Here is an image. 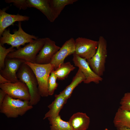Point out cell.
I'll list each match as a JSON object with an SVG mask.
<instances>
[{
  "label": "cell",
  "instance_id": "cell-26",
  "mask_svg": "<svg viewBox=\"0 0 130 130\" xmlns=\"http://www.w3.org/2000/svg\"><path fill=\"white\" fill-rule=\"evenodd\" d=\"M6 94L2 90L0 89V105L2 103L5 98Z\"/></svg>",
  "mask_w": 130,
  "mask_h": 130
},
{
  "label": "cell",
  "instance_id": "cell-16",
  "mask_svg": "<svg viewBox=\"0 0 130 130\" xmlns=\"http://www.w3.org/2000/svg\"><path fill=\"white\" fill-rule=\"evenodd\" d=\"M68 121L73 130H87L90 119L86 113L78 112L73 114Z\"/></svg>",
  "mask_w": 130,
  "mask_h": 130
},
{
  "label": "cell",
  "instance_id": "cell-28",
  "mask_svg": "<svg viewBox=\"0 0 130 130\" xmlns=\"http://www.w3.org/2000/svg\"><path fill=\"white\" fill-rule=\"evenodd\" d=\"M117 130H130V128L126 127H121L117 128Z\"/></svg>",
  "mask_w": 130,
  "mask_h": 130
},
{
  "label": "cell",
  "instance_id": "cell-19",
  "mask_svg": "<svg viewBox=\"0 0 130 130\" xmlns=\"http://www.w3.org/2000/svg\"><path fill=\"white\" fill-rule=\"evenodd\" d=\"M48 119L51 125L50 130H73L69 121L62 120L59 115Z\"/></svg>",
  "mask_w": 130,
  "mask_h": 130
},
{
  "label": "cell",
  "instance_id": "cell-18",
  "mask_svg": "<svg viewBox=\"0 0 130 130\" xmlns=\"http://www.w3.org/2000/svg\"><path fill=\"white\" fill-rule=\"evenodd\" d=\"M85 80V77L81 70L79 69L70 84L62 91L67 99L70 97L75 88L82 82H84Z\"/></svg>",
  "mask_w": 130,
  "mask_h": 130
},
{
  "label": "cell",
  "instance_id": "cell-8",
  "mask_svg": "<svg viewBox=\"0 0 130 130\" xmlns=\"http://www.w3.org/2000/svg\"><path fill=\"white\" fill-rule=\"evenodd\" d=\"M75 40V54L86 60L91 59L94 56L98 48V41L80 37Z\"/></svg>",
  "mask_w": 130,
  "mask_h": 130
},
{
  "label": "cell",
  "instance_id": "cell-6",
  "mask_svg": "<svg viewBox=\"0 0 130 130\" xmlns=\"http://www.w3.org/2000/svg\"><path fill=\"white\" fill-rule=\"evenodd\" d=\"M96 52L91 59L86 60L90 67L97 74L102 77L105 70V64L107 56V41L102 36L99 37Z\"/></svg>",
  "mask_w": 130,
  "mask_h": 130
},
{
  "label": "cell",
  "instance_id": "cell-2",
  "mask_svg": "<svg viewBox=\"0 0 130 130\" xmlns=\"http://www.w3.org/2000/svg\"><path fill=\"white\" fill-rule=\"evenodd\" d=\"M33 107L29 101L14 99L6 94L0 105V112L7 118H16L23 116Z\"/></svg>",
  "mask_w": 130,
  "mask_h": 130
},
{
  "label": "cell",
  "instance_id": "cell-17",
  "mask_svg": "<svg viewBox=\"0 0 130 130\" xmlns=\"http://www.w3.org/2000/svg\"><path fill=\"white\" fill-rule=\"evenodd\" d=\"M113 123L116 128H130V111L119 108L116 113Z\"/></svg>",
  "mask_w": 130,
  "mask_h": 130
},
{
  "label": "cell",
  "instance_id": "cell-22",
  "mask_svg": "<svg viewBox=\"0 0 130 130\" xmlns=\"http://www.w3.org/2000/svg\"><path fill=\"white\" fill-rule=\"evenodd\" d=\"M57 78L55 74L54 70L51 72L49 78L48 83V91L49 95L52 96L56 89L58 84L56 82Z\"/></svg>",
  "mask_w": 130,
  "mask_h": 130
},
{
  "label": "cell",
  "instance_id": "cell-23",
  "mask_svg": "<svg viewBox=\"0 0 130 130\" xmlns=\"http://www.w3.org/2000/svg\"><path fill=\"white\" fill-rule=\"evenodd\" d=\"M15 50L14 47L11 46L6 49L0 44V70L4 68L5 61L8 54Z\"/></svg>",
  "mask_w": 130,
  "mask_h": 130
},
{
  "label": "cell",
  "instance_id": "cell-12",
  "mask_svg": "<svg viewBox=\"0 0 130 130\" xmlns=\"http://www.w3.org/2000/svg\"><path fill=\"white\" fill-rule=\"evenodd\" d=\"M75 51V40L71 38L66 41L53 57L50 63L53 65L54 69L64 63L68 56L73 54Z\"/></svg>",
  "mask_w": 130,
  "mask_h": 130
},
{
  "label": "cell",
  "instance_id": "cell-10",
  "mask_svg": "<svg viewBox=\"0 0 130 130\" xmlns=\"http://www.w3.org/2000/svg\"><path fill=\"white\" fill-rule=\"evenodd\" d=\"M44 44L37 54L35 63L39 64L50 63L54 55L60 47L55 42L48 38H46Z\"/></svg>",
  "mask_w": 130,
  "mask_h": 130
},
{
  "label": "cell",
  "instance_id": "cell-3",
  "mask_svg": "<svg viewBox=\"0 0 130 130\" xmlns=\"http://www.w3.org/2000/svg\"><path fill=\"white\" fill-rule=\"evenodd\" d=\"M45 40V38L34 40L24 47L10 52L6 58L19 59L25 62L35 63L37 54L43 46Z\"/></svg>",
  "mask_w": 130,
  "mask_h": 130
},
{
  "label": "cell",
  "instance_id": "cell-24",
  "mask_svg": "<svg viewBox=\"0 0 130 130\" xmlns=\"http://www.w3.org/2000/svg\"><path fill=\"white\" fill-rule=\"evenodd\" d=\"M119 108L130 111V92L125 93L121 99Z\"/></svg>",
  "mask_w": 130,
  "mask_h": 130
},
{
  "label": "cell",
  "instance_id": "cell-5",
  "mask_svg": "<svg viewBox=\"0 0 130 130\" xmlns=\"http://www.w3.org/2000/svg\"><path fill=\"white\" fill-rule=\"evenodd\" d=\"M25 63L31 68L36 76L41 96H48V81L51 72L54 69V66L50 63L39 64L26 62Z\"/></svg>",
  "mask_w": 130,
  "mask_h": 130
},
{
  "label": "cell",
  "instance_id": "cell-29",
  "mask_svg": "<svg viewBox=\"0 0 130 130\" xmlns=\"http://www.w3.org/2000/svg\"><path fill=\"white\" fill-rule=\"evenodd\" d=\"M104 130H108V129L107 128H106L105 129H104Z\"/></svg>",
  "mask_w": 130,
  "mask_h": 130
},
{
  "label": "cell",
  "instance_id": "cell-11",
  "mask_svg": "<svg viewBox=\"0 0 130 130\" xmlns=\"http://www.w3.org/2000/svg\"><path fill=\"white\" fill-rule=\"evenodd\" d=\"M25 62L21 59L6 58L4 68L0 70V74L11 82L19 81L17 73L21 65Z\"/></svg>",
  "mask_w": 130,
  "mask_h": 130
},
{
  "label": "cell",
  "instance_id": "cell-13",
  "mask_svg": "<svg viewBox=\"0 0 130 130\" xmlns=\"http://www.w3.org/2000/svg\"><path fill=\"white\" fill-rule=\"evenodd\" d=\"M6 8L0 9V36L8 27L13 25L16 21H28L29 17L19 14H12L7 13Z\"/></svg>",
  "mask_w": 130,
  "mask_h": 130
},
{
  "label": "cell",
  "instance_id": "cell-7",
  "mask_svg": "<svg viewBox=\"0 0 130 130\" xmlns=\"http://www.w3.org/2000/svg\"><path fill=\"white\" fill-rule=\"evenodd\" d=\"M0 88L6 94L15 99L29 101L30 95L29 89L24 83L19 81L0 84Z\"/></svg>",
  "mask_w": 130,
  "mask_h": 130
},
{
  "label": "cell",
  "instance_id": "cell-14",
  "mask_svg": "<svg viewBox=\"0 0 130 130\" xmlns=\"http://www.w3.org/2000/svg\"><path fill=\"white\" fill-rule=\"evenodd\" d=\"M28 7H33L41 11L51 22L56 19L51 7L50 0H27Z\"/></svg>",
  "mask_w": 130,
  "mask_h": 130
},
{
  "label": "cell",
  "instance_id": "cell-4",
  "mask_svg": "<svg viewBox=\"0 0 130 130\" xmlns=\"http://www.w3.org/2000/svg\"><path fill=\"white\" fill-rule=\"evenodd\" d=\"M18 27V30L14 31L13 34L10 33L9 28L6 29L0 37V44L2 45L7 44L18 49L21 46H24L26 43L32 42L38 39L37 37L25 32L21 27L20 22H19Z\"/></svg>",
  "mask_w": 130,
  "mask_h": 130
},
{
  "label": "cell",
  "instance_id": "cell-25",
  "mask_svg": "<svg viewBox=\"0 0 130 130\" xmlns=\"http://www.w3.org/2000/svg\"><path fill=\"white\" fill-rule=\"evenodd\" d=\"M5 1L7 3H13L20 9L25 10L28 7L27 0H6Z\"/></svg>",
  "mask_w": 130,
  "mask_h": 130
},
{
  "label": "cell",
  "instance_id": "cell-20",
  "mask_svg": "<svg viewBox=\"0 0 130 130\" xmlns=\"http://www.w3.org/2000/svg\"><path fill=\"white\" fill-rule=\"evenodd\" d=\"M77 0H50V4L56 19L59 15L65 6L73 4Z\"/></svg>",
  "mask_w": 130,
  "mask_h": 130
},
{
  "label": "cell",
  "instance_id": "cell-1",
  "mask_svg": "<svg viewBox=\"0 0 130 130\" xmlns=\"http://www.w3.org/2000/svg\"><path fill=\"white\" fill-rule=\"evenodd\" d=\"M19 80L24 83L28 87L30 95V104L33 106L40 101L41 96L36 76L31 68L25 62L20 65L17 74Z\"/></svg>",
  "mask_w": 130,
  "mask_h": 130
},
{
  "label": "cell",
  "instance_id": "cell-27",
  "mask_svg": "<svg viewBox=\"0 0 130 130\" xmlns=\"http://www.w3.org/2000/svg\"><path fill=\"white\" fill-rule=\"evenodd\" d=\"M8 82H11L0 74V84H5Z\"/></svg>",
  "mask_w": 130,
  "mask_h": 130
},
{
  "label": "cell",
  "instance_id": "cell-9",
  "mask_svg": "<svg viewBox=\"0 0 130 130\" xmlns=\"http://www.w3.org/2000/svg\"><path fill=\"white\" fill-rule=\"evenodd\" d=\"M72 60L75 65L78 67L85 77V80L83 82L84 83L88 84L93 82L98 84L102 81V77L98 75L93 71L86 59L81 58L74 53Z\"/></svg>",
  "mask_w": 130,
  "mask_h": 130
},
{
  "label": "cell",
  "instance_id": "cell-21",
  "mask_svg": "<svg viewBox=\"0 0 130 130\" xmlns=\"http://www.w3.org/2000/svg\"><path fill=\"white\" fill-rule=\"evenodd\" d=\"M75 67L70 62L64 63L60 65L54 70L57 79L63 80L65 79L70 72Z\"/></svg>",
  "mask_w": 130,
  "mask_h": 130
},
{
  "label": "cell",
  "instance_id": "cell-15",
  "mask_svg": "<svg viewBox=\"0 0 130 130\" xmlns=\"http://www.w3.org/2000/svg\"><path fill=\"white\" fill-rule=\"evenodd\" d=\"M55 97L53 101L48 106L49 110L45 114L43 119L59 115L60 110L67 102V99L62 91L59 94L55 95Z\"/></svg>",
  "mask_w": 130,
  "mask_h": 130
}]
</instances>
